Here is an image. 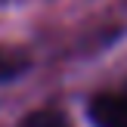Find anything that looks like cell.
<instances>
[{"label":"cell","mask_w":127,"mask_h":127,"mask_svg":"<svg viewBox=\"0 0 127 127\" xmlns=\"http://www.w3.org/2000/svg\"><path fill=\"white\" fill-rule=\"evenodd\" d=\"M19 127H71V121L56 109H37L31 115H25Z\"/></svg>","instance_id":"obj_3"},{"label":"cell","mask_w":127,"mask_h":127,"mask_svg":"<svg viewBox=\"0 0 127 127\" xmlns=\"http://www.w3.org/2000/svg\"><path fill=\"white\" fill-rule=\"evenodd\" d=\"M28 68V56L12 47H0V81H12Z\"/></svg>","instance_id":"obj_2"},{"label":"cell","mask_w":127,"mask_h":127,"mask_svg":"<svg viewBox=\"0 0 127 127\" xmlns=\"http://www.w3.org/2000/svg\"><path fill=\"white\" fill-rule=\"evenodd\" d=\"M87 115L96 127H127V90H102L90 99Z\"/></svg>","instance_id":"obj_1"}]
</instances>
